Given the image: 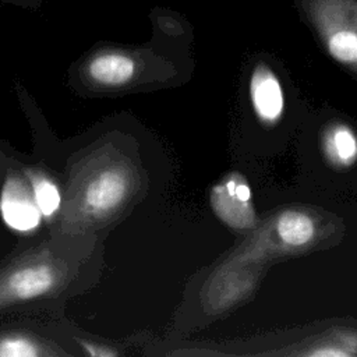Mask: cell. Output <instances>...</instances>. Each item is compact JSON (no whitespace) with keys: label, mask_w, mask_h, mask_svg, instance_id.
<instances>
[{"label":"cell","mask_w":357,"mask_h":357,"mask_svg":"<svg viewBox=\"0 0 357 357\" xmlns=\"http://www.w3.org/2000/svg\"><path fill=\"white\" fill-rule=\"evenodd\" d=\"M138 190L135 163L114 145H102L71 172L61 201L63 222L77 230L105 226L128 208Z\"/></svg>","instance_id":"6da1fadb"},{"label":"cell","mask_w":357,"mask_h":357,"mask_svg":"<svg viewBox=\"0 0 357 357\" xmlns=\"http://www.w3.org/2000/svg\"><path fill=\"white\" fill-rule=\"evenodd\" d=\"M70 276L64 258L45 247L31 250L0 269V311L53 294Z\"/></svg>","instance_id":"7a4b0ae2"},{"label":"cell","mask_w":357,"mask_h":357,"mask_svg":"<svg viewBox=\"0 0 357 357\" xmlns=\"http://www.w3.org/2000/svg\"><path fill=\"white\" fill-rule=\"evenodd\" d=\"M152 64H167L152 47L102 43L82 59L78 73L92 88L123 89L137 81Z\"/></svg>","instance_id":"3957f363"},{"label":"cell","mask_w":357,"mask_h":357,"mask_svg":"<svg viewBox=\"0 0 357 357\" xmlns=\"http://www.w3.org/2000/svg\"><path fill=\"white\" fill-rule=\"evenodd\" d=\"M0 213L4 223L20 233L32 231L39 226L43 215L26 176L15 170L7 173L0 192Z\"/></svg>","instance_id":"277c9868"},{"label":"cell","mask_w":357,"mask_h":357,"mask_svg":"<svg viewBox=\"0 0 357 357\" xmlns=\"http://www.w3.org/2000/svg\"><path fill=\"white\" fill-rule=\"evenodd\" d=\"M211 204L216 215L233 227H248L254 222L250 187L237 174L227 177L213 187Z\"/></svg>","instance_id":"5b68a950"},{"label":"cell","mask_w":357,"mask_h":357,"mask_svg":"<svg viewBox=\"0 0 357 357\" xmlns=\"http://www.w3.org/2000/svg\"><path fill=\"white\" fill-rule=\"evenodd\" d=\"M250 96L255 114L264 123H275L283 112V92L276 75L266 67H257L250 81Z\"/></svg>","instance_id":"8992f818"},{"label":"cell","mask_w":357,"mask_h":357,"mask_svg":"<svg viewBox=\"0 0 357 357\" xmlns=\"http://www.w3.org/2000/svg\"><path fill=\"white\" fill-rule=\"evenodd\" d=\"M67 354L57 344L26 331L0 332V357H43Z\"/></svg>","instance_id":"52a82bcc"},{"label":"cell","mask_w":357,"mask_h":357,"mask_svg":"<svg viewBox=\"0 0 357 357\" xmlns=\"http://www.w3.org/2000/svg\"><path fill=\"white\" fill-rule=\"evenodd\" d=\"M324 151L335 166H351L357 160V137L350 127L335 124L325 132Z\"/></svg>","instance_id":"ba28073f"},{"label":"cell","mask_w":357,"mask_h":357,"mask_svg":"<svg viewBox=\"0 0 357 357\" xmlns=\"http://www.w3.org/2000/svg\"><path fill=\"white\" fill-rule=\"evenodd\" d=\"M25 176L31 183L38 206L46 219H52L61 208L63 195L56 181L38 169H26Z\"/></svg>","instance_id":"9c48e42d"},{"label":"cell","mask_w":357,"mask_h":357,"mask_svg":"<svg viewBox=\"0 0 357 357\" xmlns=\"http://www.w3.org/2000/svg\"><path fill=\"white\" fill-rule=\"evenodd\" d=\"M276 230L286 244L304 245L314 237L315 226L308 215L297 211H287L279 216Z\"/></svg>","instance_id":"30bf717a"},{"label":"cell","mask_w":357,"mask_h":357,"mask_svg":"<svg viewBox=\"0 0 357 357\" xmlns=\"http://www.w3.org/2000/svg\"><path fill=\"white\" fill-rule=\"evenodd\" d=\"M329 53L340 63H357V33L339 31L328 40Z\"/></svg>","instance_id":"8fae6325"},{"label":"cell","mask_w":357,"mask_h":357,"mask_svg":"<svg viewBox=\"0 0 357 357\" xmlns=\"http://www.w3.org/2000/svg\"><path fill=\"white\" fill-rule=\"evenodd\" d=\"M79 346L84 350L85 354L92 357H113L119 356V350L113 346L99 343V342H91V340H79Z\"/></svg>","instance_id":"7c38bea8"},{"label":"cell","mask_w":357,"mask_h":357,"mask_svg":"<svg viewBox=\"0 0 357 357\" xmlns=\"http://www.w3.org/2000/svg\"><path fill=\"white\" fill-rule=\"evenodd\" d=\"M43 0H0V6L3 4H13L17 7L22 8H29V10H38L42 6Z\"/></svg>","instance_id":"4fadbf2b"},{"label":"cell","mask_w":357,"mask_h":357,"mask_svg":"<svg viewBox=\"0 0 357 357\" xmlns=\"http://www.w3.org/2000/svg\"><path fill=\"white\" fill-rule=\"evenodd\" d=\"M312 354L314 356H347L349 353L340 349H319L312 351Z\"/></svg>","instance_id":"5bb4252c"}]
</instances>
